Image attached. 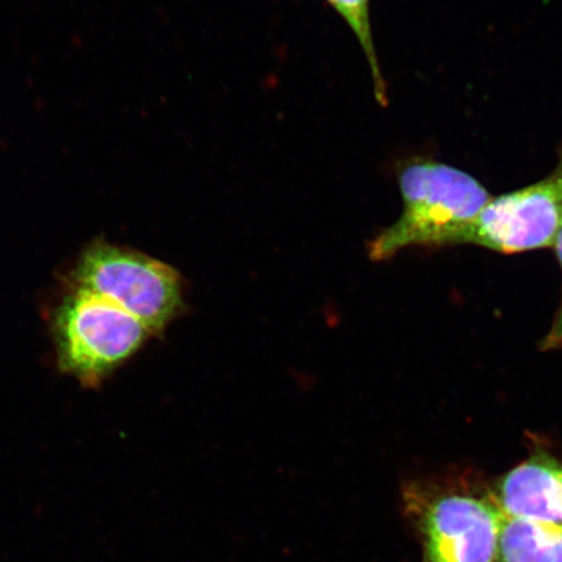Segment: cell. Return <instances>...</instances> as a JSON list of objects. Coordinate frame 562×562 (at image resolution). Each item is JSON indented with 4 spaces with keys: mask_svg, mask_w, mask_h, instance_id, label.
I'll list each match as a JSON object with an SVG mask.
<instances>
[{
    "mask_svg": "<svg viewBox=\"0 0 562 562\" xmlns=\"http://www.w3.org/2000/svg\"><path fill=\"white\" fill-rule=\"evenodd\" d=\"M403 504L422 562H496L504 515L483 483L467 477L411 482Z\"/></svg>",
    "mask_w": 562,
    "mask_h": 562,
    "instance_id": "cell-1",
    "label": "cell"
},
{
    "mask_svg": "<svg viewBox=\"0 0 562 562\" xmlns=\"http://www.w3.org/2000/svg\"><path fill=\"white\" fill-rule=\"evenodd\" d=\"M398 182L403 214L370 244L375 261L409 246L452 245L491 200L473 176L432 160L411 161L400 170Z\"/></svg>",
    "mask_w": 562,
    "mask_h": 562,
    "instance_id": "cell-2",
    "label": "cell"
},
{
    "mask_svg": "<svg viewBox=\"0 0 562 562\" xmlns=\"http://www.w3.org/2000/svg\"><path fill=\"white\" fill-rule=\"evenodd\" d=\"M150 335L114 302L79 288H70L53 318L59 368L87 386L101 384Z\"/></svg>",
    "mask_w": 562,
    "mask_h": 562,
    "instance_id": "cell-3",
    "label": "cell"
},
{
    "mask_svg": "<svg viewBox=\"0 0 562 562\" xmlns=\"http://www.w3.org/2000/svg\"><path fill=\"white\" fill-rule=\"evenodd\" d=\"M68 283L114 302L151 334L164 333L182 308L181 281L172 267L105 240L83 249Z\"/></svg>",
    "mask_w": 562,
    "mask_h": 562,
    "instance_id": "cell-4",
    "label": "cell"
},
{
    "mask_svg": "<svg viewBox=\"0 0 562 562\" xmlns=\"http://www.w3.org/2000/svg\"><path fill=\"white\" fill-rule=\"evenodd\" d=\"M562 229V160L547 179L491 199L453 244L502 252L553 248Z\"/></svg>",
    "mask_w": 562,
    "mask_h": 562,
    "instance_id": "cell-5",
    "label": "cell"
},
{
    "mask_svg": "<svg viewBox=\"0 0 562 562\" xmlns=\"http://www.w3.org/2000/svg\"><path fill=\"white\" fill-rule=\"evenodd\" d=\"M503 515L562 525V461L537 449L492 488Z\"/></svg>",
    "mask_w": 562,
    "mask_h": 562,
    "instance_id": "cell-6",
    "label": "cell"
},
{
    "mask_svg": "<svg viewBox=\"0 0 562 562\" xmlns=\"http://www.w3.org/2000/svg\"><path fill=\"white\" fill-rule=\"evenodd\" d=\"M496 562H562V525L504 516Z\"/></svg>",
    "mask_w": 562,
    "mask_h": 562,
    "instance_id": "cell-7",
    "label": "cell"
},
{
    "mask_svg": "<svg viewBox=\"0 0 562 562\" xmlns=\"http://www.w3.org/2000/svg\"><path fill=\"white\" fill-rule=\"evenodd\" d=\"M337 13L353 31L369 63L372 81H374L375 98L379 104L386 105V86L383 80L381 67H379L374 38L370 23V0H327Z\"/></svg>",
    "mask_w": 562,
    "mask_h": 562,
    "instance_id": "cell-8",
    "label": "cell"
},
{
    "mask_svg": "<svg viewBox=\"0 0 562 562\" xmlns=\"http://www.w3.org/2000/svg\"><path fill=\"white\" fill-rule=\"evenodd\" d=\"M553 248L557 250V255L562 267V229ZM559 347H562V304L557 318L553 321L551 331L548 333L546 339L542 341V348L546 350L557 349Z\"/></svg>",
    "mask_w": 562,
    "mask_h": 562,
    "instance_id": "cell-9",
    "label": "cell"
}]
</instances>
